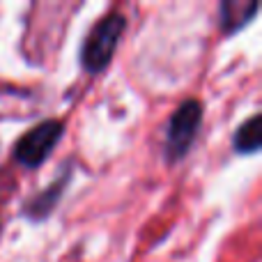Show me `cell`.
<instances>
[{
  "instance_id": "1",
  "label": "cell",
  "mask_w": 262,
  "mask_h": 262,
  "mask_svg": "<svg viewBox=\"0 0 262 262\" xmlns=\"http://www.w3.org/2000/svg\"><path fill=\"white\" fill-rule=\"evenodd\" d=\"M124 21L122 14H108L104 16L95 28L90 30L88 35L85 44H83V53H81V60H83V67L88 72L97 74L111 62L115 53V46L120 41V35L124 32Z\"/></svg>"
},
{
  "instance_id": "2",
  "label": "cell",
  "mask_w": 262,
  "mask_h": 262,
  "mask_svg": "<svg viewBox=\"0 0 262 262\" xmlns=\"http://www.w3.org/2000/svg\"><path fill=\"white\" fill-rule=\"evenodd\" d=\"M200 120H203V104L198 99H186L180 104V108L172 113L168 122V136H166V154L170 161L182 159L189 152L195 134H198Z\"/></svg>"
},
{
  "instance_id": "3",
  "label": "cell",
  "mask_w": 262,
  "mask_h": 262,
  "mask_svg": "<svg viewBox=\"0 0 262 262\" xmlns=\"http://www.w3.org/2000/svg\"><path fill=\"white\" fill-rule=\"evenodd\" d=\"M60 136H62V122H58V120L39 122L37 127H32L16 143L14 157H16V161L26 168L39 166V163L46 161V157L53 152V147H55Z\"/></svg>"
},
{
  "instance_id": "4",
  "label": "cell",
  "mask_w": 262,
  "mask_h": 262,
  "mask_svg": "<svg viewBox=\"0 0 262 262\" xmlns=\"http://www.w3.org/2000/svg\"><path fill=\"white\" fill-rule=\"evenodd\" d=\"M258 12V3H242V0H228L221 5V18L223 28L228 32H235Z\"/></svg>"
},
{
  "instance_id": "5",
  "label": "cell",
  "mask_w": 262,
  "mask_h": 262,
  "mask_svg": "<svg viewBox=\"0 0 262 262\" xmlns=\"http://www.w3.org/2000/svg\"><path fill=\"white\" fill-rule=\"evenodd\" d=\"M232 143H235L237 152H244V154L258 152V147H260V115H251V118L235 131Z\"/></svg>"
}]
</instances>
